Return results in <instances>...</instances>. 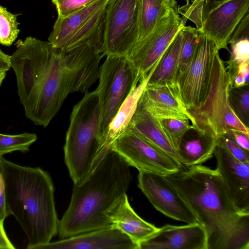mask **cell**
<instances>
[{
  "mask_svg": "<svg viewBox=\"0 0 249 249\" xmlns=\"http://www.w3.org/2000/svg\"><path fill=\"white\" fill-rule=\"evenodd\" d=\"M15 247L9 239L4 228V221H0V249H15Z\"/></svg>",
  "mask_w": 249,
  "mask_h": 249,
  "instance_id": "d590c367",
  "label": "cell"
},
{
  "mask_svg": "<svg viewBox=\"0 0 249 249\" xmlns=\"http://www.w3.org/2000/svg\"><path fill=\"white\" fill-rule=\"evenodd\" d=\"M185 1L186 2L187 4L190 3V0H185Z\"/></svg>",
  "mask_w": 249,
  "mask_h": 249,
  "instance_id": "b9f144b4",
  "label": "cell"
},
{
  "mask_svg": "<svg viewBox=\"0 0 249 249\" xmlns=\"http://www.w3.org/2000/svg\"><path fill=\"white\" fill-rule=\"evenodd\" d=\"M17 16L0 5V44L10 46L19 33Z\"/></svg>",
  "mask_w": 249,
  "mask_h": 249,
  "instance_id": "f1b7e54d",
  "label": "cell"
},
{
  "mask_svg": "<svg viewBox=\"0 0 249 249\" xmlns=\"http://www.w3.org/2000/svg\"><path fill=\"white\" fill-rule=\"evenodd\" d=\"M10 56L25 116L46 127L70 94L87 92L98 79L104 55L87 44L62 50L29 36Z\"/></svg>",
  "mask_w": 249,
  "mask_h": 249,
  "instance_id": "6da1fadb",
  "label": "cell"
},
{
  "mask_svg": "<svg viewBox=\"0 0 249 249\" xmlns=\"http://www.w3.org/2000/svg\"><path fill=\"white\" fill-rule=\"evenodd\" d=\"M249 0H226L205 4L201 31L214 43L216 50H229V40L238 25L249 12Z\"/></svg>",
  "mask_w": 249,
  "mask_h": 249,
  "instance_id": "4fadbf2b",
  "label": "cell"
},
{
  "mask_svg": "<svg viewBox=\"0 0 249 249\" xmlns=\"http://www.w3.org/2000/svg\"><path fill=\"white\" fill-rule=\"evenodd\" d=\"M179 31L157 62L147 83L151 86H176L182 34Z\"/></svg>",
  "mask_w": 249,
  "mask_h": 249,
  "instance_id": "7402d4cb",
  "label": "cell"
},
{
  "mask_svg": "<svg viewBox=\"0 0 249 249\" xmlns=\"http://www.w3.org/2000/svg\"><path fill=\"white\" fill-rule=\"evenodd\" d=\"M204 1V4H214L219 3L226 0H203Z\"/></svg>",
  "mask_w": 249,
  "mask_h": 249,
  "instance_id": "f35d334b",
  "label": "cell"
},
{
  "mask_svg": "<svg viewBox=\"0 0 249 249\" xmlns=\"http://www.w3.org/2000/svg\"><path fill=\"white\" fill-rule=\"evenodd\" d=\"M218 52L213 41L199 31L193 58L177 74L175 85L186 109L199 107L208 93L213 59Z\"/></svg>",
  "mask_w": 249,
  "mask_h": 249,
  "instance_id": "30bf717a",
  "label": "cell"
},
{
  "mask_svg": "<svg viewBox=\"0 0 249 249\" xmlns=\"http://www.w3.org/2000/svg\"><path fill=\"white\" fill-rule=\"evenodd\" d=\"M225 134L237 145L249 151V136L240 131L233 129H228Z\"/></svg>",
  "mask_w": 249,
  "mask_h": 249,
  "instance_id": "836d02e7",
  "label": "cell"
},
{
  "mask_svg": "<svg viewBox=\"0 0 249 249\" xmlns=\"http://www.w3.org/2000/svg\"><path fill=\"white\" fill-rule=\"evenodd\" d=\"M143 93L161 106L186 115L190 120L176 86H151L147 85Z\"/></svg>",
  "mask_w": 249,
  "mask_h": 249,
  "instance_id": "d4e9b609",
  "label": "cell"
},
{
  "mask_svg": "<svg viewBox=\"0 0 249 249\" xmlns=\"http://www.w3.org/2000/svg\"><path fill=\"white\" fill-rule=\"evenodd\" d=\"M177 4L175 0H140L138 40L148 35Z\"/></svg>",
  "mask_w": 249,
  "mask_h": 249,
  "instance_id": "cb8c5ba5",
  "label": "cell"
},
{
  "mask_svg": "<svg viewBox=\"0 0 249 249\" xmlns=\"http://www.w3.org/2000/svg\"><path fill=\"white\" fill-rule=\"evenodd\" d=\"M196 132L193 135L185 133L178 148L181 163L184 166L200 165L212 158L217 144V140Z\"/></svg>",
  "mask_w": 249,
  "mask_h": 249,
  "instance_id": "44dd1931",
  "label": "cell"
},
{
  "mask_svg": "<svg viewBox=\"0 0 249 249\" xmlns=\"http://www.w3.org/2000/svg\"><path fill=\"white\" fill-rule=\"evenodd\" d=\"M185 25L177 4L148 35L136 41L126 56L139 71L141 78L148 74Z\"/></svg>",
  "mask_w": 249,
  "mask_h": 249,
  "instance_id": "7c38bea8",
  "label": "cell"
},
{
  "mask_svg": "<svg viewBox=\"0 0 249 249\" xmlns=\"http://www.w3.org/2000/svg\"><path fill=\"white\" fill-rule=\"evenodd\" d=\"M228 44L231 46V54L225 65L230 77H231L236 74L240 64L249 62V12L236 28Z\"/></svg>",
  "mask_w": 249,
  "mask_h": 249,
  "instance_id": "603a6c76",
  "label": "cell"
},
{
  "mask_svg": "<svg viewBox=\"0 0 249 249\" xmlns=\"http://www.w3.org/2000/svg\"><path fill=\"white\" fill-rule=\"evenodd\" d=\"M132 179L130 166L109 148L93 170L73 184L69 205L59 220L60 239L112 227L106 213L127 193Z\"/></svg>",
  "mask_w": 249,
  "mask_h": 249,
  "instance_id": "3957f363",
  "label": "cell"
},
{
  "mask_svg": "<svg viewBox=\"0 0 249 249\" xmlns=\"http://www.w3.org/2000/svg\"><path fill=\"white\" fill-rule=\"evenodd\" d=\"M138 104L151 116L159 120L167 119H186L185 114L161 106L147 98L143 93Z\"/></svg>",
  "mask_w": 249,
  "mask_h": 249,
  "instance_id": "4dcf8cb0",
  "label": "cell"
},
{
  "mask_svg": "<svg viewBox=\"0 0 249 249\" xmlns=\"http://www.w3.org/2000/svg\"><path fill=\"white\" fill-rule=\"evenodd\" d=\"M140 79L139 71L125 55H107L99 67V85L95 90L100 111V131L106 148L109 125Z\"/></svg>",
  "mask_w": 249,
  "mask_h": 249,
  "instance_id": "ba28073f",
  "label": "cell"
},
{
  "mask_svg": "<svg viewBox=\"0 0 249 249\" xmlns=\"http://www.w3.org/2000/svg\"><path fill=\"white\" fill-rule=\"evenodd\" d=\"M96 0H66L56 5L58 17L68 16L87 6Z\"/></svg>",
  "mask_w": 249,
  "mask_h": 249,
  "instance_id": "d6a6232c",
  "label": "cell"
},
{
  "mask_svg": "<svg viewBox=\"0 0 249 249\" xmlns=\"http://www.w3.org/2000/svg\"><path fill=\"white\" fill-rule=\"evenodd\" d=\"M216 168L226 184L236 206L249 212V163L233 158L217 144L213 152Z\"/></svg>",
  "mask_w": 249,
  "mask_h": 249,
  "instance_id": "e0dca14e",
  "label": "cell"
},
{
  "mask_svg": "<svg viewBox=\"0 0 249 249\" xmlns=\"http://www.w3.org/2000/svg\"><path fill=\"white\" fill-rule=\"evenodd\" d=\"M160 122L177 150L183 136L189 130L193 129L188 119H167L160 120Z\"/></svg>",
  "mask_w": 249,
  "mask_h": 249,
  "instance_id": "f546056e",
  "label": "cell"
},
{
  "mask_svg": "<svg viewBox=\"0 0 249 249\" xmlns=\"http://www.w3.org/2000/svg\"><path fill=\"white\" fill-rule=\"evenodd\" d=\"M36 249H138V248L125 234L111 227L50 242Z\"/></svg>",
  "mask_w": 249,
  "mask_h": 249,
  "instance_id": "2e32d148",
  "label": "cell"
},
{
  "mask_svg": "<svg viewBox=\"0 0 249 249\" xmlns=\"http://www.w3.org/2000/svg\"><path fill=\"white\" fill-rule=\"evenodd\" d=\"M127 129L162 150L182 165L177 150L163 129L160 120L149 114L139 104Z\"/></svg>",
  "mask_w": 249,
  "mask_h": 249,
  "instance_id": "d6986e66",
  "label": "cell"
},
{
  "mask_svg": "<svg viewBox=\"0 0 249 249\" xmlns=\"http://www.w3.org/2000/svg\"><path fill=\"white\" fill-rule=\"evenodd\" d=\"M100 121L97 92H87L72 108L64 146L65 162L73 184L84 179L108 150Z\"/></svg>",
  "mask_w": 249,
  "mask_h": 249,
  "instance_id": "5b68a950",
  "label": "cell"
},
{
  "mask_svg": "<svg viewBox=\"0 0 249 249\" xmlns=\"http://www.w3.org/2000/svg\"><path fill=\"white\" fill-rule=\"evenodd\" d=\"M165 177L204 228L207 249H249V212L236 206L216 169L183 166Z\"/></svg>",
  "mask_w": 249,
  "mask_h": 249,
  "instance_id": "7a4b0ae2",
  "label": "cell"
},
{
  "mask_svg": "<svg viewBox=\"0 0 249 249\" xmlns=\"http://www.w3.org/2000/svg\"><path fill=\"white\" fill-rule=\"evenodd\" d=\"M156 64L157 63L148 74L146 76L142 77L137 86L133 88L110 123L106 139L107 148H110L113 142L127 130L139 100Z\"/></svg>",
  "mask_w": 249,
  "mask_h": 249,
  "instance_id": "ffe728a7",
  "label": "cell"
},
{
  "mask_svg": "<svg viewBox=\"0 0 249 249\" xmlns=\"http://www.w3.org/2000/svg\"><path fill=\"white\" fill-rule=\"evenodd\" d=\"M180 30L182 39L177 74L184 72L191 62L199 33L196 28L189 26H183Z\"/></svg>",
  "mask_w": 249,
  "mask_h": 249,
  "instance_id": "484cf974",
  "label": "cell"
},
{
  "mask_svg": "<svg viewBox=\"0 0 249 249\" xmlns=\"http://www.w3.org/2000/svg\"><path fill=\"white\" fill-rule=\"evenodd\" d=\"M237 74L242 76L246 84L249 85V62L240 64L237 69Z\"/></svg>",
  "mask_w": 249,
  "mask_h": 249,
  "instance_id": "74e56055",
  "label": "cell"
},
{
  "mask_svg": "<svg viewBox=\"0 0 249 249\" xmlns=\"http://www.w3.org/2000/svg\"><path fill=\"white\" fill-rule=\"evenodd\" d=\"M231 86L225 62L216 52L213 59L208 93L198 107L186 109L193 129L217 140L229 129L240 131L249 136V129L236 116L229 102Z\"/></svg>",
  "mask_w": 249,
  "mask_h": 249,
  "instance_id": "8992f818",
  "label": "cell"
},
{
  "mask_svg": "<svg viewBox=\"0 0 249 249\" xmlns=\"http://www.w3.org/2000/svg\"><path fill=\"white\" fill-rule=\"evenodd\" d=\"M138 179L139 188L157 211L187 224L197 222L191 210L165 176L139 171Z\"/></svg>",
  "mask_w": 249,
  "mask_h": 249,
  "instance_id": "5bb4252c",
  "label": "cell"
},
{
  "mask_svg": "<svg viewBox=\"0 0 249 249\" xmlns=\"http://www.w3.org/2000/svg\"><path fill=\"white\" fill-rule=\"evenodd\" d=\"M110 148L130 167L139 171L167 176L178 172L183 166L128 129L113 142Z\"/></svg>",
  "mask_w": 249,
  "mask_h": 249,
  "instance_id": "8fae6325",
  "label": "cell"
},
{
  "mask_svg": "<svg viewBox=\"0 0 249 249\" xmlns=\"http://www.w3.org/2000/svg\"><path fill=\"white\" fill-rule=\"evenodd\" d=\"M66 0H52V2L55 5Z\"/></svg>",
  "mask_w": 249,
  "mask_h": 249,
  "instance_id": "60d3db41",
  "label": "cell"
},
{
  "mask_svg": "<svg viewBox=\"0 0 249 249\" xmlns=\"http://www.w3.org/2000/svg\"><path fill=\"white\" fill-rule=\"evenodd\" d=\"M9 215L20 224L28 249L51 242L58 233L54 189L50 175L39 167L24 166L0 157Z\"/></svg>",
  "mask_w": 249,
  "mask_h": 249,
  "instance_id": "277c9868",
  "label": "cell"
},
{
  "mask_svg": "<svg viewBox=\"0 0 249 249\" xmlns=\"http://www.w3.org/2000/svg\"><path fill=\"white\" fill-rule=\"evenodd\" d=\"M107 1L96 0L68 16L58 17L48 41L62 50L87 44L103 54Z\"/></svg>",
  "mask_w": 249,
  "mask_h": 249,
  "instance_id": "52a82bcc",
  "label": "cell"
},
{
  "mask_svg": "<svg viewBox=\"0 0 249 249\" xmlns=\"http://www.w3.org/2000/svg\"><path fill=\"white\" fill-rule=\"evenodd\" d=\"M11 68V56L0 49V72H6Z\"/></svg>",
  "mask_w": 249,
  "mask_h": 249,
  "instance_id": "8d00e7d4",
  "label": "cell"
},
{
  "mask_svg": "<svg viewBox=\"0 0 249 249\" xmlns=\"http://www.w3.org/2000/svg\"><path fill=\"white\" fill-rule=\"evenodd\" d=\"M111 225L125 234L138 246L158 228L144 220L131 207L127 194L121 196L107 212Z\"/></svg>",
  "mask_w": 249,
  "mask_h": 249,
  "instance_id": "ac0fdd59",
  "label": "cell"
},
{
  "mask_svg": "<svg viewBox=\"0 0 249 249\" xmlns=\"http://www.w3.org/2000/svg\"><path fill=\"white\" fill-rule=\"evenodd\" d=\"M140 0H108L104 56H127L138 39Z\"/></svg>",
  "mask_w": 249,
  "mask_h": 249,
  "instance_id": "9c48e42d",
  "label": "cell"
},
{
  "mask_svg": "<svg viewBox=\"0 0 249 249\" xmlns=\"http://www.w3.org/2000/svg\"><path fill=\"white\" fill-rule=\"evenodd\" d=\"M229 99L230 106L236 116L247 127H249V85L240 88H233L230 86Z\"/></svg>",
  "mask_w": 249,
  "mask_h": 249,
  "instance_id": "83f0119b",
  "label": "cell"
},
{
  "mask_svg": "<svg viewBox=\"0 0 249 249\" xmlns=\"http://www.w3.org/2000/svg\"><path fill=\"white\" fill-rule=\"evenodd\" d=\"M6 76V72H0V86Z\"/></svg>",
  "mask_w": 249,
  "mask_h": 249,
  "instance_id": "ab89813d",
  "label": "cell"
},
{
  "mask_svg": "<svg viewBox=\"0 0 249 249\" xmlns=\"http://www.w3.org/2000/svg\"><path fill=\"white\" fill-rule=\"evenodd\" d=\"M34 133H23L17 135L0 133V157L14 151L26 152L37 140Z\"/></svg>",
  "mask_w": 249,
  "mask_h": 249,
  "instance_id": "4316f807",
  "label": "cell"
},
{
  "mask_svg": "<svg viewBox=\"0 0 249 249\" xmlns=\"http://www.w3.org/2000/svg\"><path fill=\"white\" fill-rule=\"evenodd\" d=\"M139 249H207L204 228L199 223L167 224L142 242Z\"/></svg>",
  "mask_w": 249,
  "mask_h": 249,
  "instance_id": "9a60e30c",
  "label": "cell"
},
{
  "mask_svg": "<svg viewBox=\"0 0 249 249\" xmlns=\"http://www.w3.org/2000/svg\"><path fill=\"white\" fill-rule=\"evenodd\" d=\"M217 144L223 147L237 160L244 163H249V151L237 145L225 134L219 138Z\"/></svg>",
  "mask_w": 249,
  "mask_h": 249,
  "instance_id": "1f68e13d",
  "label": "cell"
},
{
  "mask_svg": "<svg viewBox=\"0 0 249 249\" xmlns=\"http://www.w3.org/2000/svg\"><path fill=\"white\" fill-rule=\"evenodd\" d=\"M8 215H9L7 212L6 204L4 184L1 173L0 159V221H4Z\"/></svg>",
  "mask_w": 249,
  "mask_h": 249,
  "instance_id": "e575fe53",
  "label": "cell"
}]
</instances>
